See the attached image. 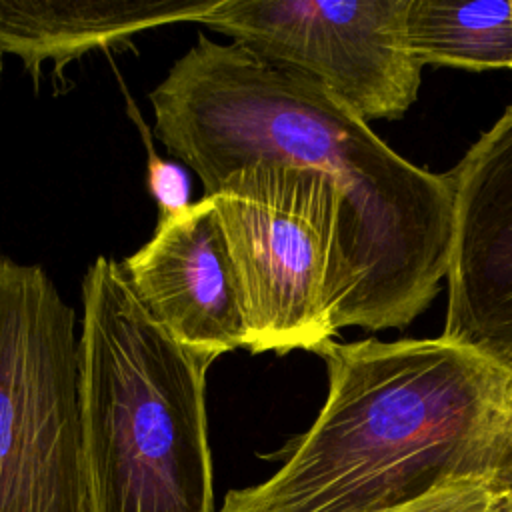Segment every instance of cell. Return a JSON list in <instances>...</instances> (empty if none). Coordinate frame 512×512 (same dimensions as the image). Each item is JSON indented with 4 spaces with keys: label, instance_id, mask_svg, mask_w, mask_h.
Instances as JSON below:
<instances>
[{
    "label": "cell",
    "instance_id": "1",
    "mask_svg": "<svg viewBox=\"0 0 512 512\" xmlns=\"http://www.w3.org/2000/svg\"><path fill=\"white\" fill-rule=\"evenodd\" d=\"M314 424L220 512H392L460 480L512 490V370L438 338L326 340Z\"/></svg>",
    "mask_w": 512,
    "mask_h": 512
},
{
    "label": "cell",
    "instance_id": "2",
    "mask_svg": "<svg viewBox=\"0 0 512 512\" xmlns=\"http://www.w3.org/2000/svg\"><path fill=\"white\" fill-rule=\"evenodd\" d=\"M82 304L90 512H216L208 364L152 318L116 260H94Z\"/></svg>",
    "mask_w": 512,
    "mask_h": 512
},
{
    "label": "cell",
    "instance_id": "3",
    "mask_svg": "<svg viewBox=\"0 0 512 512\" xmlns=\"http://www.w3.org/2000/svg\"><path fill=\"white\" fill-rule=\"evenodd\" d=\"M0 512H90L76 312L0 258Z\"/></svg>",
    "mask_w": 512,
    "mask_h": 512
},
{
    "label": "cell",
    "instance_id": "4",
    "mask_svg": "<svg viewBox=\"0 0 512 512\" xmlns=\"http://www.w3.org/2000/svg\"><path fill=\"white\" fill-rule=\"evenodd\" d=\"M406 0H220L202 24L320 84L364 122L400 118L422 64L404 38Z\"/></svg>",
    "mask_w": 512,
    "mask_h": 512
},
{
    "label": "cell",
    "instance_id": "5",
    "mask_svg": "<svg viewBox=\"0 0 512 512\" xmlns=\"http://www.w3.org/2000/svg\"><path fill=\"white\" fill-rule=\"evenodd\" d=\"M448 178L452 242L442 338L512 370V106Z\"/></svg>",
    "mask_w": 512,
    "mask_h": 512
},
{
    "label": "cell",
    "instance_id": "6",
    "mask_svg": "<svg viewBox=\"0 0 512 512\" xmlns=\"http://www.w3.org/2000/svg\"><path fill=\"white\" fill-rule=\"evenodd\" d=\"M120 266L152 318L208 366L246 346L242 292L210 196L160 218L154 236Z\"/></svg>",
    "mask_w": 512,
    "mask_h": 512
},
{
    "label": "cell",
    "instance_id": "7",
    "mask_svg": "<svg viewBox=\"0 0 512 512\" xmlns=\"http://www.w3.org/2000/svg\"><path fill=\"white\" fill-rule=\"evenodd\" d=\"M220 0H0V56L38 72L148 28L202 18Z\"/></svg>",
    "mask_w": 512,
    "mask_h": 512
},
{
    "label": "cell",
    "instance_id": "8",
    "mask_svg": "<svg viewBox=\"0 0 512 512\" xmlns=\"http://www.w3.org/2000/svg\"><path fill=\"white\" fill-rule=\"evenodd\" d=\"M404 38L422 64L464 70H512L508 0H406Z\"/></svg>",
    "mask_w": 512,
    "mask_h": 512
},
{
    "label": "cell",
    "instance_id": "9",
    "mask_svg": "<svg viewBox=\"0 0 512 512\" xmlns=\"http://www.w3.org/2000/svg\"><path fill=\"white\" fill-rule=\"evenodd\" d=\"M496 496L486 480H460L392 512H492Z\"/></svg>",
    "mask_w": 512,
    "mask_h": 512
},
{
    "label": "cell",
    "instance_id": "10",
    "mask_svg": "<svg viewBox=\"0 0 512 512\" xmlns=\"http://www.w3.org/2000/svg\"><path fill=\"white\" fill-rule=\"evenodd\" d=\"M146 150H148V188L160 208V218H168L172 214L182 212L186 206H190L188 202L190 182L186 172L178 164L162 160L150 144H146Z\"/></svg>",
    "mask_w": 512,
    "mask_h": 512
},
{
    "label": "cell",
    "instance_id": "11",
    "mask_svg": "<svg viewBox=\"0 0 512 512\" xmlns=\"http://www.w3.org/2000/svg\"><path fill=\"white\" fill-rule=\"evenodd\" d=\"M492 512H512V490L500 492L494 500V510Z\"/></svg>",
    "mask_w": 512,
    "mask_h": 512
},
{
    "label": "cell",
    "instance_id": "12",
    "mask_svg": "<svg viewBox=\"0 0 512 512\" xmlns=\"http://www.w3.org/2000/svg\"><path fill=\"white\" fill-rule=\"evenodd\" d=\"M0 74H2V56H0Z\"/></svg>",
    "mask_w": 512,
    "mask_h": 512
},
{
    "label": "cell",
    "instance_id": "13",
    "mask_svg": "<svg viewBox=\"0 0 512 512\" xmlns=\"http://www.w3.org/2000/svg\"><path fill=\"white\" fill-rule=\"evenodd\" d=\"M510 8H512V2H510Z\"/></svg>",
    "mask_w": 512,
    "mask_h": 512
}]
</instances>
